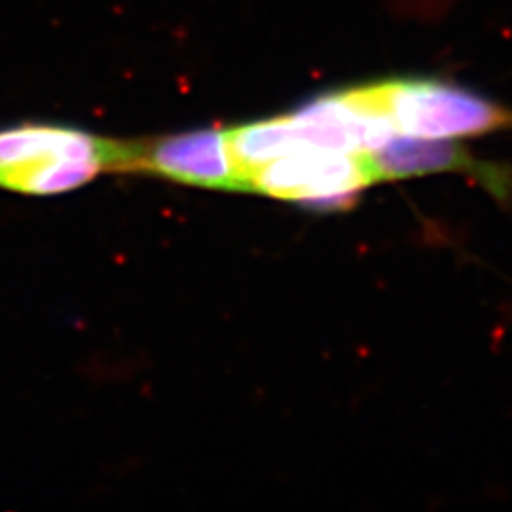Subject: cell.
Segmentation results:
<instances>
[{
    "label": "cell",
    "instance_id": "cell-1",
    "mask_svg": "<svg viewBox=\"0 0 512 512\" xmlns=\"http://www.w3.org/2000/svg\"><path fill=\"white\" fill-rule=\"evenodd\" d=\"M129 150L131 145L52 124L0 128V188L27 196L63 194L103 169H122Z\"/></svg>",
    "mask_w": 512,
    "mask_h": 512
},
{
    "label": "cell",
    "instance_id": "cell-2",
    "mask_svg": "<svg viewBox=\"0 0 512 512\" xmlns=\"http://www.w3.org/2000/svg\"><path fill=\"white\" fill-rule=\"evenodd\" d=\"M359 90L399 135L456 141L512 128L511 109L444 80L401 78Z\"/></svg>",
    "mask_w": 512,
    "mask_h": 512
},
{
    "label": "cell",
    "instance_id": "cell-3",
    "mask_svg": "<svg viewBox=\"0 0 512 512\" xmlns=\"http://www.w3.org/2000/svg\"><path fill=\"white\" fill-rule=\"evenodd\" d=\"M376 181L368 154L300 148L256 169L247 181V190L319 209H338Z\"/></svg>",
    "mask_w": 512,
    "mask_h": 512
},
{
    "label": "cell",
    "instance_id": "cell-4",
    "mask_svg": "<svg viewBox=\"0 0 512 512\" xmlns=\"http://www.w3.org/2000/svg\"><path fill=\"white\" fill-rule=\"evenodd\" d=\"M126 171H148L173 181L220 190H243L230 158L226 131L167 137L150 147L133 145Z\"/></svg>",
    "mask_w": 512,
    "mask_h": 512
},
{
    "label": "cell",
    "instance_id": "cell-5",
    "mask_svg": "<svg viewBox=\"0 0 512 512\" xmlns=\"http://www.w3.org/2000/svg\"><path fill=\"white\" fill-rule=\"evenodd\" d=\"M376 179H408L431 173H461L475 177L494 196L507 200L512 192V175L505 165L476 162L452 139H423L395 135L387 145L368 152Z\"/></svg>",
    "mask_w": 512,
    "mask_h": 512
},
{
    "label": "cell",
    "instance_id": "cell-6",
    "mask_svg": "<svg viewBox=\"0 0 512 512\" xmlns=\"http://www.w3.org/2000/svg\"><path fill=\"white\" fill-rule=\"evenodd\" d=\"M226 141L230 158L241 177L243 190H247L249 177L262 165L270 164L300 148H308L304 145L293 116L272 118L230 129L226 131Z\"/></svg>",
    "mask_w": 512,
    "mask_h": 512
}]
</instances>
